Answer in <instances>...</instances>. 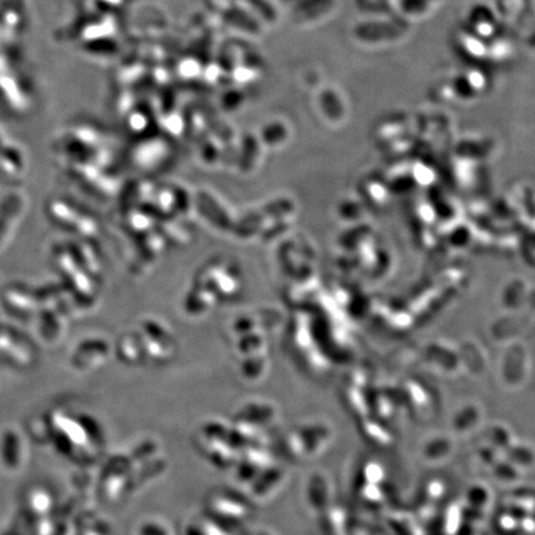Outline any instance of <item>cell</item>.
Instances as JSON below:
<instances>
[{
    "label": "cell",
    "instance_id": "cell-1",
    "mask_svg": "<svg viewBox=\"0 0 535 535\" xmlns=\"http://www.w3.org/2000/svg\"><path fill=\"white\" fill-rule=\"evenodd\" d=\"M207 508L211 514L217 518L219 516L224 521H228L229 526H232L236 521L239 524L243 521H249L253 514V508L249 507V502L246 503L243 498L229 492L212 494L207 501Z\"/></svg>",
    "mask_w": 535,
    "mask_h": 535
},
{
    "label": "cell",
    "instance_id": "cell-2",
    "mask_svg": "<svg viewBox=\"0 0 535 535\" xmlns=\"http://www.w3.org/2000/svg\"><path fill=\"white\" fill-rule=\"evenodd\" d=\"M137 535H171L170 528L161 521H147L137 529Z\"/></svg>",
    "mask_w": 535,
    "mask_h": 535
}]
</instances>
